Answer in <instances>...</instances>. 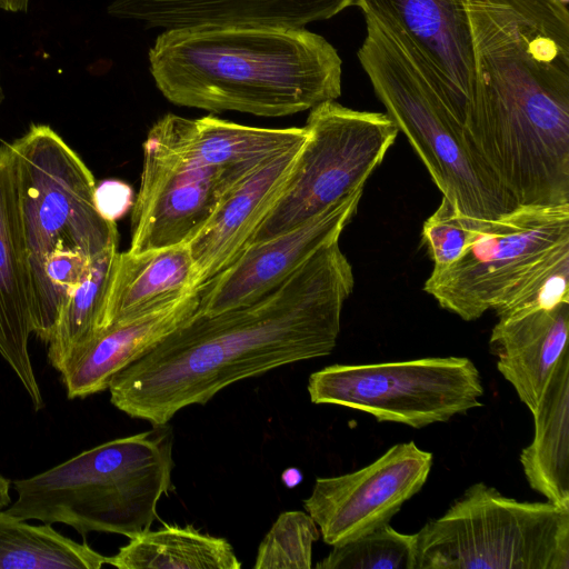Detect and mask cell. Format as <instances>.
Returning a JSON list of instances; mask_svg holds the SVG:
<instances>
[{
	"mask_svg": "<svg viewBox=\"0 0 569 569\" xmlns=\"http://www.w3.org/2000/svg\"><path fill=\"white\" fill-rule=\"evenodd\" d=\"M119 569H239L241 562L227 539L193 526L164 525L146 531L109 557Z\"/></svg>",
	"mask_w": 569,
	"mask_h": 569,
	"instance_id": "22",
	"label": "cell"
},
{
	"mask_svg": "<svg viewBox=\"0 0 569 569\" xmlns=\"http://www.w3.org/2000/svg\"><path fill=\"white\" fill-rule=\"evenodd\" d=\"M0 101H1V87H0Z\"/></svg>",
	"mask_w": 569,
	"mask_h": 569,
	"instance_id": "33",
	"label": "cell"
},
{
	"mask_svg": "<svg viewBox=\"0 0 569 569\" xmlns=\"http://www.w3.org/2000/svg\"><path fill=\"white\" fill-rule=\"evenodd\" d=\"M173 429L168 423L117 438L32 477L14 480L6 510L22 520L63 523L134 538L158 519L160 498L173 489Z\"/></svg>",
	"mask_w": 569,
	"mask_h": 569,
	"instance_id": "4",
	"label": "cell"
},
{
	"mask_svg": "<svg viewBox=\"0 0 569 569\" xmlns=\"http://www.w3.org/2000/svg\"><path fill=\"white\" fill-rule=\"evenodd\" d=\"M11 481L0 475V508L6 509L11 503Z\"/></svg>",
	"mask_w": 569,
	"mask_h": 569,
	"instance_id": "32",
	"label": "cell"
},
{
	"mask_svg": "<svg viewBox=\"0 0 569 569\" xmlns=\"http://www.w3.org/2000/svg\"><path fill=\"white\" fill-rule=\"evenodd\" d=\"M498 317L489 339L497 369L532 412L568 351L569 302Z\"/></svg>",
	"mask_w": 569,
	"mask_h": 569,
	"instance_id": "17",
	"label": "cell"
},
{
	"mask_svg": "<svg viewBox=\"0 0 569 569\" xmlns=\"http://www.w3.org/2000/svg\"><path fill=\"white\" fill-rule=\"evenodd\" d=\"M363 188L270 239L247 246L221 272L198 288L197 316H214L264 296L321 248L339 238L357 212Z\"/></svg>",
	"mask_w": 569,
	"mask_h": 569,
	"instance_id": "14",
	"label": "cell"
},
{
	"mask_svg": "<svg viewBox=\"0 0 569 569\" xmlns=\"http://www.w3.org/2000/svg\"><path fill=\"white\" fill-rule=\"evenodd\" d=\"M320 530L308 512L280 513L259 545L254 569H310Z\"/></svg>",
	"mask_w": 569,
	"mask_h": 569,
	"instance_id": "26",
	"label": "cell"
},
{
	"mask_svg": "<svg viewBox=\"0 0 569 569\" xmlns=\"http://www.w3.org/2000/svg\"><path fill=\"white\" fill-rule=\"evenodd\" d=\"M131 208V252L188 243L252 172L206 164L149 129Z\"/></svg>",
	"mask_w": 569,
	"mask_h": 569,
	"instance_id": "11",
	"label": "cell"
},
{
	"mask_svg": "<svg viewBox=\"0 0 569 569\" xmlns=\"http://www.w3.org/2000/svg\"><path fill=\"white\" fill-rule=\"evenodd\" d=\"M32 293L33 335L49 342L58 316L43 274L56 249L91 259L118 244L117 223L94 204L96 179L80 156L48 124H31L11 142Z\"/></svg>",
	"mask_w": 569,
	"mask_h": 569,
	"instance_id": "5",
	"label": "cell"
},
{
	"mask_svg": "<svg viewBox=\"0 0 569 569\" xmlns=\"http://www.w3.org/2000/svg\"><path fill=\"white\" fill-rule=\"evenodd\" d=\"M432 462L413 441L397 443L357 471L317 478L303 507L327 545H343L389 523L421 490Z\"/></svg>",
	"mask_w": 569,
	"mask_h": 569,
	"instance_id": "12",
	"label": "cell"
},
{
	"mask_svg": "<svg viewBox=\"0 0 569 569\" xmlns=\"http://www.w3.org/2000/svg\"><path fill=\"white\" fill-rule=\"evenodd\" d=\"M118 244L92 259L83 280L60 306L48 342V360L60 372L101 330V317Z\"/></svg>",
	"mask_w": 569,
	"mask_h": 569,
	"instance_id": "24",
	"label": "cell"
},
{
	"mask_svg": "<svg viewBox=\"0 0 569 569\" xmlns=\"http://www.w3.org/2000/svg\"><path fill=\"white\" fill-rule=\"evenodd\" d=\"M302 478L301 471L297 468H288L281 475L282 482L288 488L297 487L302 481Z\"/></svg>",
	"mask_w": 569,
	"mask_h": 569,
	"instance_id": "30",
	"label": "cell"
},
{
	"mask_svg": "<svg viewBox=\"0 0 569 569\" xmlns=\"http://www.w3.org/2000/svg\"><path fill=\"white\" fill-rule=\"evenodd\" d=\"M353 287L352 267L332 242L256 301L193 315L112 379L110 401L131 418L163 425L242 379L328 356Z\"/></svg>",
	"mask_w": 569,
	"mask_h": 569,
	"instance_id": "1",
	"label": "cell"
},
{
	"mask_svg": "<svg viewBox=\"0 0 569 569\" xmlns=\"http://www.w3.org/2000/svg\"><path fill=\"white\" fill-rule=\"evenodd\" d=\"M471 37L467 140L509 192L569 179V0H463Z\"/></svg>",
	"mask_w": 569,
	"mask_h": 569,
	"instance_id": "2",
	"label": "cell"
},
{
	"mask_svg": "<svg viewBox=\"0 0 569 569\" xmlns=\"http://www.w3.org/2000/svg\"><path fill=\"white\" fill-rule=\"evenodd\" d=\"M148 61L158 90L179 107L276 118L341 94L337 49L306 28L169 29Z\"/></svg>",
	"mask_w": 569,
	"mask_h": 569,
	"instance_id": "3",
	"label": "cell"
},
{
	"mask_svg": "<svg viewBox=\"0 0 569 569\" xmlns=\"http://www.w3.org/2000/svg\"><path fill=\"white\" fill-rule=\"evenodd\" d=\"M302 142L273 156L239 183L187 243L201 284L224 270L246 248L279 194Z\"/></svg>",
	"mask_w": 569,
	"mask_h": 569,
	"instance_id": "18",
	"label": "cell"
},
{
	"mask_svg": "<svg viewBox=\"0 0 569 569\" xmlns=\"http://www.w3.org/2000/svg\"><path fill=\"white\" fill-rule=\"evenodd\" d=\"M416 537L415 569H569V508L470 486Z\"/></svg>",
	"mask_w": 569,
	"mask_h": 569,
	"instance_id": "7",
	"label": "cell"
},
{
	"mask_svg": "<svg viewBox=\"0 0 569 569\" xmlns=\"http://www.w3.org/2000/svg\"><path fill=\"white\" fill-rule=\"evenodd\" d=\"M200 284V274L187 243L142 252L118 251L104 299L101 330L176 302Z\"/></svg>",
	"mask_w": 569,
	"mask_h": 569,
	"instance_id": "20",
	"label": "cell"
},
{
	"mask_svg": "<svg viewBox=\"0 0 569 569\" xmlns=\"http://www.w3.org/2000/svg\"><path fill=\"white\" fill-rule=\"evenodd\" d=\"M309 111L307 137L293 166L247 246L287 232L365 188L399 132L387 113L355 110L336 100Z\"/></svg>",
	"mask_w": 569,
	"mask_h": 569,
	"instance_id": "9",
	"label": "cell"
},
{
	"mask_svg": "<svg viewBox=\"0 0 569 569\" xmlns=\"http://www.w3.org/2000/svg\"><path fill=\"white\" fill-rule=\"evenodd\" d=\"M353 6L401 47L462 128L471 86L463 0H355Z\"/></svg>",
	"mask_w": 569,
	"mask_h": 569,
	"instance_id": "13",
	"label": "cell"
},
{
	"mask_svg": "<svg viewBox=\"0 0 569 569\" xmlns=\"http://www.w3.org/2000/svg\"><path fill=\"white\" fill-rule=\"evenodd\" d=\"M29 0H0V9L9 12H26Z\"/></svg>",
	"mask_w": 569,
	"mask_h": 569,
	"instance_id": "31",
	"label": "cell"
},
{
	"mask_svg": "<svg viewBox=\"0 0 569 569\" xmlns=\"http://www.w3.org/2000/svg\"><path fill=\"white\" fill-rule=\"evenodd\" d=\"M355 0H110L109 16L146 28H305L330 19Z\"/></svg>",
	"mask_w": 569,
	"mask_h": 569,
	"instance_id": "16",
	"label": "cell"
},
{
	"mask_svg": "<svg viewBox=\"0 0 569 569\" xmlns=\"http://www.w3.org/2000/svg\"><path fill=\"white\" fill-rule=\"evenodd\" d=\"M569 260V204L517 207L485 221L451 266L432 269L423 290L466 321L505 310Z\"/></svg>",
	"mask_w": 569,
	"mask_h": 569,
	"instance_id": "8",
	"label": "cell"
},
{
	"mask_svg": "<svg viewBox=\"0 0 569 569\" xmlns=\"http://www.w3.org/2000/svg\"><path fill=\"white\" fill-rule=\"evenodd\" d=\"M313 403L347 407L378 421L422 428L481 407L480 372L465 357L332 365L309 377Z\"/></svg>",
	"mask_w": 569,
	"mask_h": 569,
	"instance_id": "10",
	"label": "cell"
},
{
	"mask_svg": "<svg viewBox=\"0 0 569 569\" xmlns=\"http://www.w3.org/2000/svg\"><path fill=\"white\" fill-rule=\"evenodd\" d=\"M197 307L198 289L176 302L99 331L59 372L67 397L86 398L108 390L120 371L187 322Z\"/></svg>",
	"mask_w": 569,
	"mask_h": 569,
	"instance_id": "19",
	"label": "cell"
},
{
	"mask_svg": "<svg viewBox=\"0 0 569 569\" xmlns=\"http://www.w3.org/2000/svg\"><path fill=\"white\" fill-rule=\"evenodd\" d=\"M109 557L57 531L0 508V569H100Z\"/></svg>",
	"mask_w": 569,
	"mask_h": 569,
	"instance_id": "23",
	"label": "cell"
},
{
	"mask_svg": "<svg viewBox=\"0 0 569 569\" xmlns=\"http://www.w3.org/2000/svg\"><path fill=\"white\" fill-rule=\"evenodd\" d=\"M91 262L90 257L71 249H56L46 258L43 274L58 309L87 276Z\"/></svg>",
	"mask_w": 569,
	"mask_h": 569,
	"instance_id": "28",
	"label": "cell"
},
{
	"mask_svg": "<svg viewBox=\"0 0 569 569\" xmlns=\"http://www.w3.org/2000/svg\"><path fill=\"white\" fill-rule=\"evenodd\" d=\"M483 222L459 214L451 202L442 197L438 208L422 226V243L433 262V269L447 268L459 260Z\"/></svg>",
	"mask_w": 569,
	"mask_h": 569,
	"instance_id": "27",
	"label": "cell"
},
{
	"mask_svg": "<svg viewBox=\"0 0 569 569\" xmlns=\"http://www.w3.org/2000/svg\"><path fill=\"white\" fill-rule=\"evenodd\" d=\"M32 293L11 143L0 144V356L34 410L44 407L29 352Z\"/></svg>",
	"mask_w": 569,
	"mask_h": 569,
	"instance_id": "15",
	"label": "cell"
},
{
	"mask_svg": "<svg viewBox=\"0 0 569 569\" xmlns=\"http://www.w3.org/2000/svg\"><path fill=\"white\" fill-rule=\"evenodd\" d=\"M357 57L372 89L459 214L496 219L518 206L499 184L423 73L401 47L366 20Z\"/></svg>",
	"mask_w": 569,
	"mask_h": 569,
	"instance_id": "6",
	"label": "cell"
},
{
	"mask_svg": "<svg viewBox=\"0 0 569 569\" xmlns=\"http://www.w3.org/2000/svg\"><path fill=\"white\" fill-rule=\"evenodd\" d=\"M535 433L520 453L529 486L547 501L569 508V352L559 360L531 412Z\"/></svg>",
	"mask_w": 569,
	"mask_h": 569,
	"instance_id": "21",
	"label": "cell"
},
{
	"mask_svg": "<svg viewBox=\"0 0 569 569\" xmlns=\"http://www.w3.org/2000/svg\"><path fill=\"white\" fill-rule=\"evenodd\" d=\"M415 533L386 523L343 545L316 565L318 569H415Z\"/></svg>",
	"mask_w": 569,
	"mask_h": 569,
	"instance_id": "25",
	"label": "cell"
},
{
	"mask_svg": "<svg viewBox=\"0 0 569 569\" xmlns=\"http://www.w3.org/2000/svg\"><path fill=\"white\" fill-rule=\"evenodd\" d=\"M94 204L104 219L116 222L132 208V189L120 180H103L96 184Z\"/></svg>",
	"mask_w": 569,
	"mask_h": 569,
	"instance_id": "29",
	"label": "cell"
}]
</instances>
